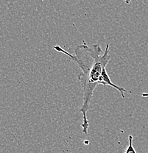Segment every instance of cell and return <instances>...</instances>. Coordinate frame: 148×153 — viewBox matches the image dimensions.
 <instances>
[{
    "instance_id": "1",
    "label": "cell",
    "mask_w": 148,
    "mask_h": 153,
    "mask_svg": "<svg viewBox=\"0 0 148 153\" xmlns=\"http://www.w3.org/2000/svg\"><path fill=\"white\" fill-rule=\"evenodd\" d=\"M54 48L58 52L69 56L80 69V73L77 77L83 88V101L80 111L83 114V133L87 135L89 127L87 112L93 97L94 91L97 85L100 84V78L103 70L106 68L111 58L109 55V45L106 44L105 52H103L98 44L89 46L83 41L82 44L74 49V55L59 46H55Z\"/></svg>"
},
{
    "instance_id": "2",
    "label": "cell",
    "mask_w": 148,
    "mask_h": 153,
    "mask_svg": "<svg viewBox=\"0 0 148 153\" xmlns=\"http://www.w3.org/2000/svg\"><path fill=\"white\" fill-rule=\"evenodd\" d=\"M133 135H130L128 136V141H129V145L128 149H126L125 153H137L135 150L134 147H133Z\"/></svg>"
},
{
    "instance_id": "3",
    "label": "cell",
    "mask_w": 148,
    "mask_h": 153,
    "mask_svg": "<svg viewBox=\"0 0 148 153\" xmlns=\"http://www.w3.org/2000/svg\"><path fill=\"white\" fill-rule=\"evenodd\" d=\"M125 2L127 4H130V2H131V0H125Z\"/></svg>"
}]
</instances>
